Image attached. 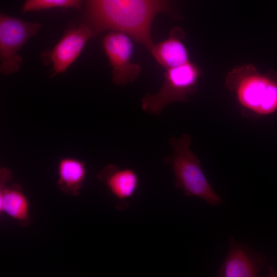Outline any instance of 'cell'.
Returning a JSON list of instances; mask_svg holds the SVG:
<instances>
[{
	"label": "cell",
	"instance_id": "6da1fadb",
	"mask_svg": "<svg viewBox=\"0 0 277 277\" xmlns=\"http://www.w3.org/2000/svg\"><path fill=\"white\" fill-rule=\"evenodd\" d=\"M85 22L95 35L106 30L126 33L149 50L153 46L150 36L154 16L167 10L164 0H87Z\"/></svg>",
	"mask_w": 277,
	"mask_h": 277
},
{
	"label": "cell",
	"instance_id": "7a4b0ae2",
	"mask_svg": "<svg viewBox=\"0 0 277 277\" xmlns=\"http://www.w3.org/2000/svg\"><path fill=\"white\" fill-rule=\"evenodd\" d=\"M191 143V136L188 134L171 137L169 143L173 152L164 162L171 167L175 185L185 195L199 197L212 206L221 205L224 201L206 179L200 160L190 148Z\"/></svg>",
	"mask_w": 277,
	"mask_h": 277
},
{
	"label": "cell",
	"instance_id": "3957f363",
	"mask_svg": "<svg viewBox=\"0 0 277 277\" xmlns=\"http://www.w3.org/2000/svg\"><path fill=\"white\" fill-rule=\"evenodd\" d=\"M225 85L247 113L266 115L277 110V80L251 65L233 69L226 76Z\"/></svg>",
	"mask_w": 277,
	"mask_h": 277
},
{
	"label": "cell",
	"instance_id": "277c9868",
	"mask_svg": "<svg viewBox=\"0 0 277 277\" xmlns=\"http://www.w3.org/2000/svg\"><path fill=\"white\" fill-rule=\"evenodd\" d=\"M201 73L200 68L190 62L166 69L164 82L159 91L154 94H147L142 98V109L159 115L172 103L188 102L189 96L196 90Z\"/></svg>",
	"mask_w": 277,
	"mask_h": 277
},
{
	"label": "cell",
	"instance_id": "5b68a950",
	"mask_svg": "<svg viewBox=\"0 0 277 277\" xmlns=\"http://www.w3.org/2000/svg\"><path fill=\"white\" fill-rule=\"evenodd\" d=\"M32 23L8 16L0 15V73L8 75L18 71L23 63L18 52L41 28Z\"/></svg>",
	"mask_w": 277,
	"mask_h": 277
},
{
	"label": "cell",
	"instance_id": "8992f818",
	"mask_svg": "<svg viewBox=\"0 0 277 277\" xmlns=\"http://www.w3.org/2000/svg\"><path fill=\"white\" fill-rule=\"evenodd\" d=\"M103 44L112 66L113 83L124 86L134 81L141 67L131 62L133 45L129 36L120 31H111L105 36Z\"/></svg>",
	"mask_w": 277,
	"mask_h": 277
},
{
	"label": "cell",
	"instance_id": "52a82bcc",
	"mask_svg": "<svg viewBox=\"0 0 277 277\" xmlns=\"http://www.w3.org/2000/svg\"><path fill=\"white\" fill-rule=\"evenodd\" d=\"M94 35L92 28L84 21L69 29L51 51L43 52L44 64L52 66L51 76L65 72Z\"/></svg>",
	"mask_w": 277,
	"mask_h": 277
},
{
	"label": "cell",
	"instance_id": "ba28073f",
	"mask_svg": "<svg viewBox=\"0 0 277 277\" xmlns=\"http://www.w3.org/2000/svg\"><path fill=\"white\" fill-rule=\"evenodd\" d=\"M228 254L217 271L219 277H255L259 276L267 261L263 254L251 247L229 237Z\"/></svg>",
	"mask_w": 277,
	"mask_h": 277
},
{
	"label": "cell",
	"instance_id": "9c48e42d",
	"mask_svg": "<svg viewBox=\"0 0 277 277\" xmlns=\"http://www.w3.org/2000/svg\"><path fill=\"white\" fill-rule=\"evenodd\" d=\"M97 177L120 201L133 196L139 186L138 176L133 170L120 168L113 164L106 165L98 173Z\"/></svg>",
	"mask_w": 277,
	"mask_h": 277
},
{
	"label": "cell",
	"instance_id": "30bf717a",
	"mask_svg": "<svg viewBox=\"0 0 277 277\" xmlns=\"http://www.w3.org/2000/svg\"><path fill=\"white\" fill-rule=\"evenodd\" d=\"M183 33L174 28L167 39L153 45L150 50L157 62L166 70L184 64L189 61L188 51L181 41Z\"/></svg>",
	"mask_w": 277,
	"mask_h": 277
},
{
	"label": "cell",
	"instance_id": "8fae6325",
	"mask_svg": "<svg viewBox=\"0 0 277 277\" xmlns=\"http://www.w3.org/2000/svg\"><path fill=\"white\" fill-rule=\"evenodd\" d=\"M0 211L17 222L23 227L31 222L29 201L18 184L1 185Z\"/></svg>",
	"mask_w": 277,
	"mask_h": 277
},
{
	"label": "cell",
	"instance_id": "7c38bea8",
	"mask_svg": "<svg viewBox=\"0 0 277 277\" xmlns=\"http://www.w3.org/2000/svg\"><path fill=\"white\" fill-rule=\"evenodd\" d=\"M87 174L84 162L74 157L61 159L57 165L56 186L63 194L78 196Z\"/></svg>",
	"mask_w": 277,
	"mask_h": 277
},
{
	"label": "cell",
	"instance_id": "4fadbf2b",
	"mask_svg": "<svg viewBox=\"0 0 277 277\" xmlns=\"http://www.w3.org/2000/svg\"><path fill=\"white\" fill-rule=\"evenodd\" d=\"M83 0H27L22 7V11L40 10L53 7H72L82 9Z\"/></svg>",
	"mask_w": 277,
	"mask_h": 277
}]
</instances>
